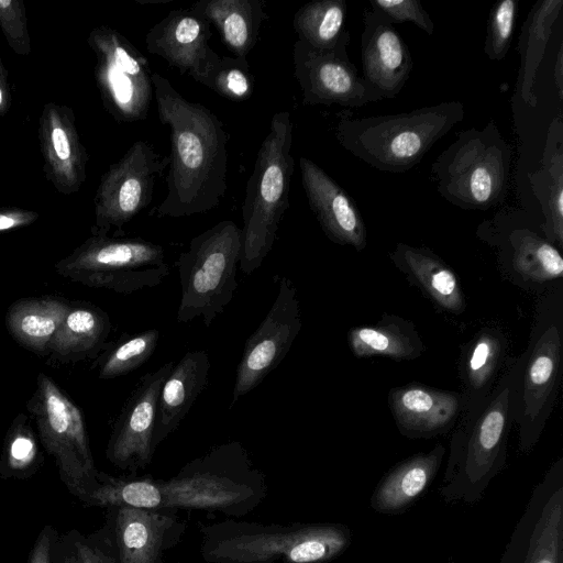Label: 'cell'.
<instances>
[{
	"mask_svg": "<svg viewBox=\"0 0 563 563\" xmlns=\"http://www.w3.org/2000/svg\"><path fill=\"white\" fill-rule=\"evenodd\" d=\"M97 481L80 500L85 505L220 512L228 518L249 515L268 493L265 474L239 441L211 448L169 478L113 476L99 471Z\"/></svg>",
	"mask_w": 563,
	"mask_h": 563,
	"instance_id": "cell-1",
	"label": "cell"
},
{
	"mask_svg": "<svg viewBox=\"0 0 563 563\" xmlns=\"http://www.w3.org/2000/svg\"><path fill=\"white\" fill-rule=\"evenodd\" d=\"M158 119L169 128L167 195L148 214L181 218L218 207L227 192L228 133L201 103L187 100L168 79L152 73Z\"/></svg>",
	"mask_w": 563,
	"mask_h": 563,
	"instance_id": "cell-2",
	"label": "cell"
},
{
	"mask_svg": "<svg viewBox=\"0 0 563 563\" xmlns=\"http://www.w3.org/2000/svg\"><path fill=\"white\" fill-rule=\"evenodd\" d=\"M207 563H328L352 543L349 526L335 522L262 523L228 518L201 525Z\"/></svg>",
	"mask_w": 563,
	"mask_h": 563,
	"instance_id": "cell-3",
	"label": "cell"
},
{
	"mask_svg": "<svg viewBox=\"0 0 563 563\" xmlns=\"http://www.w3.org/2000/svg\"><path fill=\"white\" fill-rule=\"evenodd\" d=\"M465 117L460 101H444L396 114L355 117L336 113L334 134L340 145L371 167L405 173Z\"/></svg>",
	"mask_w": 563,
	"mask_h": 563,
	"instance_id": "cell-4",
	"label": "cell"
},
{
	"mask_svg": "<svg viewBox=\"0 0 563 563\" xmlns=\"http://www.w3.org/2000/svg\"><path fill=\"white\" fill-rule=\"evenodd\" d=\"M562 287L547 294L525 353L509 362L510 413L519 449L530 452L554 409L563 369Z\"/></svg>",
	"mask_w": 563,
	"mask_h": 563,
	"instance_id": "cell-5",
	"label": "cell"
},
{
	"mask_svg": "<svg viewBox=\"0 0 563 563\" xmlns=\"http://www.w3.org/2000/svg\"><path fill=\"white\" fill-rule=\"evenodd\" d=\"M292 122L288 111L276 112L256 155L242 206L240 268L252 274L263 263L276 240L279 222L289 207Z\"/></svg>",
	"mask_w": 563,
	"mask_h": 563,
	"instance_id": "cell-6",
	"label": "cell"
},
{
	"mask_svg": "<svg viewBox=\"0 0 563 563\" xmlns=\"http://www.w3.org/2000/svg\"><path fill=\"white\" fill-rule=\"evenodd\" d=\"M509 362L477 418L455 428L440 488L445 503H477L505 466L512 423Z\"/></svg>",
	"mask_w": 563,
	"mask_h": 563,
	"instance_id": "cell-7",
	"label": "cell"
},
{
	"mask_svg": "<svg viewBox=\"0 0 563 563\" xmlns=\"http://www.w3.org/2000/svg\"><path fill=\"white\" fill-rule=\"evenodd\" d=\"M512 150L494 121L461 131L433 162L432 178L446 201L464 210L486 211L507 195Z\"/></svg>",
	"mask_w": 563,
	"mask_h": 563,
	"instance_id": "cell-8",
	"label": "cell"
},
{
	"mask_svg": "<svg viewBox=\"0 0 563 563\" xmlns=\"http://www.w3.org/2000/svg\"><path fill=\"white\" fill-rule=\"evenodd\" d=\"M241 247V229L231 220L191 239L176 263L181 288L177 322L201 317L209 327L224 311L238 288Z\"/></svg>",
	"mask_w": 563,
	"mask_h": 563,
	"instance_id": "cell-9",
	"label": "cell"
},
{
	"mask_svg": "<svg viewBox=\"0 0 563 563\" xmlns=\"http://www.w3.org/2000/svg\"><path fill=\"white\" fill-rule=\"evenodd\" d=\"M55 268L73 282L125 295L155 287L169 274L162 245L101 234H92Z\"/></svg>",
	"mask_w": 563,
	"mask_h": 563,
	"instance_id": "cell-10",
	"label": "cell"
},
{
	"mask_svg": "<svg viewBox=\"0 0 563 563\" xmlns=\"http://www.w3.org/2000/svg\"><path fill=\"white\" fill-rule=\"evenodd\" d=\"M30 406L42 444L54 457L60 481L81 500L97 486L99 471L80 409L45 374L38 375Z\"/></svg>",
	"mask_w": 563,
	"mask_h": 563,
	"instance_id": "cell-11",
	"label": "cell"
},
{
	"mask_svg": "<svg viewBox=\"0 0 563 563\" xmlns=\"http://www.w3.org/2000/svg\"><path fill=\"white\" fill-rule=\"evenodd\" d=\"M87 42L96 56L95 78L106 110L119 123L145 120L153 98L147 58L108 25L93 27Z\"/></svg>",
	"mask_w": 563,
	"mask_h": 563,
	"instance_id": "cell-12",
	"label": "cell"
},
{
	"mask_svg": "<svg viewBox=\"0 0 563 563\" xmlns=\"http://www.w3.org/2000/svg\"><path fill=\"white\" fill-rule=\"evenodd\" d=\"M168 163V156L162 157L151 143L135 141L100 179L93 198L92 234L108 235L112 229L121 230L145 209Z\"/></svg>",
	"mask_w": 563,
	"mask_h": 563,
	"instance_id": "cell-13",
	"label": "cell"
},
{
	"mask_svg": "<svg viewBox=\"0 0 563 563\" xmlns=\"http://www.w3.org/2000/svg\"><path fill=\"white\" fill-rule=\"evenodd\" d=\"M302 325L297 289L282 277L267 314L245 342L236 367L232 404L258 386L284 360Z\"/></svg>",
	"mask_w": 563,
	"mask_h": 563,
	"instance_id": "cell-14",
	"label": "cell"
},
{
	"mask_svg": "<svg viewBox=\"0 0 563 563\" xmlns=\"http://www.w3.org/2000/svg\"><path fill=\"white\" fill-rule=\"evenodd\" d=\"M292 62L305 106L335 104L349 109L383 100L360 76L346 49L318 51L297 40Z\"/></svg>",
	"mask_w": 563,
	"mask_h": 563,
	"instance_id": "cell-15",
	"label": "cell"
},
{
	"mask_svg": "<svg viewBox=\"0 0 563 563\" xmlns=\"http://www.w3.org/2000/svg\"><path fill=\"white\" fill-rule=\"evenodd\" d=\"M174 362L143 375L125 402L109 439L106 456L115 467L134 475L152 462L154 430L162 385Z\"/></svg>",
	"mask_w": 563,
	"mask_h": 563,
	"instance_id": "cell-16",
	"label": "cell"
},
{
	"mask_svg": "<svg viewBox=\"0 0 563 563\" xmlns=\"http://www.w3.org/2000/svg\"><path fill=\"white\" fill-rule=\"evenodd\" d=\"M117 563H166L165 553L183 539L187 522L173 511L113 506L107 508Z\"/></svg>",
	"mask_w": 563,
	"mask_h": 563,
	"instance_id": "cell-17",
	"label": "cell"
},
{
	"mask_svg": "<svg viewBox=\"0 0 563 563\" xmlns=\"http://www.w3.org/2000/svg\"><path fill=\"white\" fill-rule=\"evenodd\" d=\"M37 135L46 179L59 194L78 192L87 177L89 156L71 108L47 102L38 119Z\"/></svg>",
	"mask_w": 563,
	"mask_h": 563,
	"instance_id": "cell-18",
	"label": "cell"
},
{
	"mask_svg": "<svg viewBox=\"0 0 563 563\" xmlns=\"http://www.w3.org/2000/svg\"><path fill=\"white\" fill-rule=\"evenodd\" d=\"M210 25L189 8L172 10L146 33V49L199 82L219 56L209 46Z\"/></svg>",
	"mask_w": 563,
	"mask_h": 563,
	"instance_id": "cell-19",
	"label": "cell"
},
{
	"mask_svg": "<svg viewBox=\"0 0 563 563\" xmlns=\"http://www.w3.org/2000/svg\"><path fill=\"white\" fill-rule=\"evenodd\" d=\"M299 168L308 205L327 238L363 251L367 231L354 199L310 158L301 156Z\"/></svg>",
	"mask_w": 563,
	"mask_h": 563,
	"instance_id": "cell-20",
	"label": "cell"
},
{
	"mask_svg": "<svg viewBox=\"0 0 563 563\" xmlns=\"http://www.w3.org/2000/svg\"><path fill=\"white\" fill-rule=\"evenodd\" d=\"M361 34L362 77L383 99L395 98L413 68L409 47L395 25L366 9Z\"/></svg>",
	"mask_w": 563,
	"mask_h": 563,
	"instance_id": "cell-21",
	"label": "cell"
},
{
	"mask_svg": "<svg viewBox=\"0 0 563 563\" xmlns=\"http://www.w3.org/2000/svg\"><path fill=\"white\" fill-rule=\"evenodd\" d=\"M387 402L399 432L408 439H430L451 431L463 409L461 393L418 383L394 387Z\"/></svg>",
	"mask_w": 563,
	"mask_h": 563,
	"instance_id": "cell-22",
	"label": "cell"
},
{
	"mask_svg": "<svg viewBox=\"0 0 563 563\" xmlns=\"http://www.w3.org/2000/svg\"><path fill=\"white\" fill-rule=\"evenodd\" d=\"M504 331L485 327L462 346L459 377L462 385L463 409L459 424L477 418L510 358Z\"/></svg>",
	"mask_w": 563,
	"mask_h": 563,
	"instance_id": "cell-23",
	"label": "cell"
},
{
	"mask_svg": "<svg viewBox=\"0 0 563 563\" xmlns=\"http://www.w3.org/2000/svg\"><path fill=\"white\" fill-rule=\"evenodd\" d=\"M446 449L437 443L394 465L377 483L369 498L371 508L384 515H399L411 508L433 483Z\"/></svg>",
	"mask_w": 563,
	"mask_h": 563,
	"instance_id": "cell-24",
	"label": "cell"
},
{
	"mask_svg": "<svg viewBox=\"0 0 563 563\" xmlns=\"http://www.w3.org/2000/svg\"><path fill=\"white\" fill-rule=\"evenodd\" d=\"M209 355L205 350L188 351L165 378L157 404L154 444L157 448L189 412L208 384Z\"/></svg>",
	"mask_w": 563,
	"mask_h": 563,
	"instance_id": "cell-25",
	"label": "cell"
},
{
	"mask_svg": "<svg viewBox=\"0 0 563 563\" xmlns=\"http://www.w3.org/2000/svg\"><path fill=\"white\" fill-rule=\"evenodd\" d=\"M390 258L410 283L441 310L455 314L465 311L466 300L456 275L432 250L399 242Z\"/></svg>",
	"mask_w": 563,
	"mask_h": 563,
	"instance_id": "cell-26",
	"label": "cell"
},
{
	"mask_svg": "<svg viewBox=\"0 0 563 563\" xmlns=\"http://www.w3.org/2000/svg\"><path fill=\"white\" fill-rule=\"evenodd\" d=\"M544 217L545 239L563 246V122L556 117L549 125L547 141L538 170L529 175Z\"/></svg>",
	"mask_w": 563,
	"mask_h": 563,
	"instance_id": "cell-27",
	"label": "cell"
},
{
	"mask_svg": "<svg viewBox=\"0 0 563 563\" xmlns=\"http://www.w3.org/2000/svg\"><path fill=\"white\" fill-rule=\"evenodd\" d=\"M189 9L213 24L223 44L239 58H246L268 19L262 0H200Z\"/></svg>",
	"mask_w": 563,
	"mask_h": 563,
	"instance_id": "cell-28",
	"label": "cell"
},
{
	"mask_svg": "<svg viewBox=\"0 0 563 563\" xmlns=\"http://www.w3.org/2000/svg\"><path fill=\"white\" fill-rule=\"evenodd\" d=\"M347 342L356 357L384 356L405 361L418 358L426 350L411 321L387 313L374 325L351 328Z\"/></svg>",
	"mask_w": 563,
	"mask_h": 563,
	"instance_id": "cell-29",
	"label": "cell"
},
{
	"mask_svg": "<svg viewBox=\"0 0 563 563\" xmlns=\"http://www.w3.org/2000/svg\"><path fill=\"white\" fill-rule=\"evenodd\" d=\"M563 0H539L522 24L519 38L520 67L516 84L518 98L527 106L536 107L537 71L545 53L552 26L562 12Z\"/></svg>",
	"mask_w": 563,
	"mask_h": 563,
	"instance_id": "cell-30",
	"label": "cell"
},
{
	"mask_svg": "<svg viewBox=\"0 0 563 563\" xmlns=\"http://www.w3.org/2000/svg\"><path fill=\"white\" fill-rule=\"evenodd\" d=\"M504 251L508 253L511 273L529 286H544L562 278L559 249L530 229L510 231Z\"/></svg>",
	"mask_w": 563,
	"mask_h": 563,
	"instance_id": "cell-31",
	"label": "cell"
},
{
	"mask_svg": "<svg viewBox=\"0 0 563 563\" xmlns=\"http://www.w3.org/2000/svg\"><path fill=\"white\" fill-rule=\"evenodd\" d=\"M70 307L55 298H27L15 301L7 313V327L23 346L42 352L58 330Z\"/></svg>",
	"mask_w": 563,
	"mask_h": 563,
	"instance_id": "cell-32",
	"label": "cell"
},
{
	"mask_svg": "<svg viewBox=\"0 0 563 563\" xmlns=\"http://www.w3.org/2000/svg\"><path fill=\"white\" fill-rule=\"evenodd\" d=\"M345 0H316L301 5L292 18L298 40L318 51L346 49L351 35Z\"/></svg>",
	"mask_w": 563,
	"mask_h": 563,
	"instance_id": "cell-33",
	"label": "cell"
},
{
	"mask_svg": "<svg viewBox=\"0 0 563 563\" xmlns=\"http://www.w3.org/2000/svg\"><path fill=\"white\" fill-rule=\"evenodd\" d=\"M110 329L102 310L88 306L70 309L47 349L59 356L92 354L101 349Z\"/></svg>",
	"mask_w": 563,
	"mask_h": 563,
	"instance_id": "cell-34",
	"label": "cell"
},
{
	"mask_svg": "<svg viewBox=\"0 0 563 563\" xmlns=\"http://www.w3.org/2000/svg\"><path fill=\"white\" fill-rule=\"evenodd\" d=\"M563 493L560 486L544 505L536 523L525 563H562Z\"/></svg>",
	"mask_w": 563,
	"mask_h": 563,
	"instance_id": "cell-35",
	"label": "cell"
},
{
	"mask_svg": "<svg viewBox=\"0 0 563 563\" xmlns=\"http://www.w3.org/2000/svg\"><path fill=\"white\" fill-rule=\"evenodd\" d=\"M158 339L157 329L124 334L102 357L99 376L109 379L139 368L155 352Z\"/></svg>",
	"mask_w": 563,
	"mask_h": 563,
	"instance_id": "cell-36",
	"label": "cell"
},
{
	"mask_svg": "<svg viewBox=\"0 0 563 563\" xmlns=\"http://www.w3.org/2000/svg\"><path fill=\"white\" fill-rule=\"evenodd\" d=\"M41 463L42 459L32 429L24 419H16L4 443L0 460V478L31 477Z\"/></svg>",
	"mask_w": 563,
	"mask_h": 563,
	"instance_id": "cell-37",
	"label": "cell"
},
{
	"mask_svg": "<svg viewBox=\"0 0 563 563\" xmlns=\"http://www.w3.org/2000/svg\"><path fill=\"white\" fill-rule=\"evenodd\" d=\"M199 84L225 99L244 101L253 95L255 80L246 58L218 56Z\"/></svg>",
	"mask_w": 563,
	"mask_h": 563,
	"instance_id": "cell-38",
	"label": "cell"
},
{
	"mask_svg": "<svg viewBox=\"0 0 563 563\" xmlns=\"http://www.w3.org/2000/svg\"><path fill=\"white\" fill-rule=\"evenodd\" d=\"M517 13V0H500L492 7L484 43V53L489 60L500 62L506 57L511 45Z\"/></svg>",
	"mask_w": 563,
	"mask_h": 563,
	"instance_id": "cell-39",
	"label": "cell"
},
{
	"mask_svg": "<svg viewBox=\"0 0 563 563\" xmlns=\"http://www.w3.org/2000/svg\"><path fill=\"white\" fill-rule=\"evenodd\" d=\"M0 27L15 54L31 53L26 9L22 0H0Z\"/></svg>",
	"mask_w": 563,
	"mask_h": 563,
	"instance_id": "cell-40",
	"label": "cell"
},
{
	"mask_svg": "<svg viewBox=\"0 0 563 563\" xmlns=\"http://www.w3.org/2000/svg\"><path fill=\"white\" fill-rule=\"evenodd\" d=\"M371 10L391 24L412 22L428 35H433L434 23L419 0H369Z\"/></svg>",
	"mask_w": 563,
	"mask_h": 563,
	"instance_id": "cell-41",
	"label": "cell"
},
{
	"mask_svg": "<svg viewBox=\"0 0 563 563\" xmlns=\"http://www.w3.org/2000/svg\"><path fill=\"white\" fill-rule=\"evenodd\" d=\"M68 534L80 563H117L113 542L107 523L88 536H84L77 530H71Z\"/></svg>",
	"mask_w": 563,
	"mask_h": 563,
	"instance_id": "cell-42",
	"label": "cell"
},
{
	"mask_svg": "<svg viewBox=\"0 0 563 563\" xmlns=\"http://www.w3.org/2000/svg\"><path fill=\"white\" fill-rule=\"evenodd\" d=\"M58 537L54 527L45 525L31 549L27 563H53V549Z\"/></svg>",
	"mask_w": 563,
	"mask_h": 563,
	"instance_id": "cell-43",
	"label": "cell"
},
{
	"mask_svg": "<svg viewBox=\"0 0 563 563\" xmlns=\"http://www.w3.org/2000/svg\"><path fill=\"white\" fill-rule=\"evenodd\" d=\"M38 213L32 210L9 207L0 209V232L18 229L35 222Z\"/></svg>",
	"mask_w": 563,
	"mask_h": 563,
	"instance_id": "cell-44",
	"label": "cell"
},
{
	"mask_svg": "<svg viewBox=\"0 0 563 563\" xmlns=\"http://www.w3.org/2000/svg\"><path fill=\"white\" fill-rule=\"evenodd\" d=\"M53 563H80L68 533L57 538L53 549Z\"/></svg>",
	"mask_w": 563,
	"mask_h": 563,
	"instance_id": "cell-45",
	"label": "cell"
},
{
	"mask_svg": "<svg viewBox=\"0 0 563 563\" xmlns=\"http://www.w3.org/2000/svg\"><path fill=\"white\" fill-rule=\"evenodd\" d=\"M12 103L9 74L0 57V117L5 115Z\"/></svg>",
	"mask_w": 563,
	"mask_h": 563,
	"instance_id": "cell-46",
	"label": "cell"
},
{
	"mask_svg": "<svg viewBox=\"0 0 563 563\" xmlns=\"http://www.w3.org/2000/svg\"><path fill=\"white\" fill-rule=\"evenodd\" d=\"M554 85L556 87L558 96L563 98V44L561 43L556 54L554 65Z\"/></svg>",
	"mask_w": 563,
	"mask_h": 563,
	"instance_id": "cell-47",
	"label": "cell"
},
{
	"mask_svg": "<svg viewBox=\"0 0 563 563\" xmlns=\"http://www.w3.org/2000/svg\"><path fill=\"white\" fill-rule=\"evenodd\" d=\"M218 563H239V562H218Z\"/></svg>",
	"mask_w": 563,
	"mask_h": 563,
	"instance_id": "cell-48",
	"label": "cell"
}]
</instances>
